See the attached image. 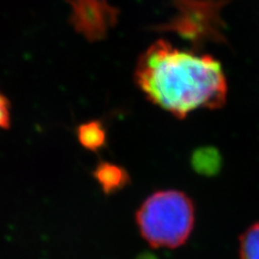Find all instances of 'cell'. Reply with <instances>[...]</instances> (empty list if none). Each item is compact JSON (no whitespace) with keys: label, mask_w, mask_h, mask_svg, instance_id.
Listing matches in <instances>:
<instances>
[{"label":"cell","mask_w":259,"mask_h":259,"mask_svg":"<svg viewBox=\"0 0 259 259\" xmlns=\"http://www.w3.org/2000/svg\"><path fill=\"white\" fill-rule=\"evenodd\" d=\"M135 81L147 100L178 119L200 109H217L227 97L221 63L160 39L141 54Z\"/></svg>","instance_id":"1"},{"label":"cell","mask_w":259,"mask_h":259,"mask_svg":"<svg viewBox=\"0 0 259 259\" xmlns=\"http://www.w3.org/2000/svg\"><path fill=\"white\" fill-rule=\"evenodd\" d=\"M135 218L142 237L151 247L176 248L191 234L194 204L182 191L161 190L143 202Z\"/></svg>","instance_id":"2"},{"label":"cell","mask_w":259,"mask_h":259,"mask_svg":"<svg viewBox=\"0 0 259 259\" xmlns=\"http://www.w3.org/2000/svg\"><path fill=\"white\" fill-rule=\"evenodd\" d=\"M177 14L162 27L189 40L198 47L206 42H224L221 11L227 0H173Z\"/></svg>","instance_id":"3"},{"label":"cell","mask_w":259,"mask_h":259,"mask_svg":"<svg viewBox=\"0 0 259 259\" xmlns=\"http://www.w3.org/2000/svg\"><path fill=\"white\" fill-rule=\"evenodd\" d=\"M70 25L88 41L106 37L118 22L119 10L106 0H68Z\"/></svg>","instance_id":"4"},{"label":"cell","mask_w":259,"mask_h":259,"mask_svg":"<svg viewBox=\"0 0 259 259\" xmlns=\"http://www.w3.org/2000/svg\"><path fill=\"white\" fill-rule=\"evenodd\" d=\"M93 176L107 196L121 191L131 183V177L123 166L107 161H101L96 165Z\"/></svg>","instance_id":"5"},{"label":"cell","mask_w":259,"mask_h":259,"mask_svg":"<svg viewBox=\"0 0 259 259\" xmlns=\"http://www.w3.org/2000/svg\"><path fill=\"white\" fill-rule=\"evenodd\" d=\"M190 163L193 171L205 177L216 176L223 167V157L220 150L212 146H205L194 150Z\"/></svg>","instance_id":"6"},{"label":"cell","mask_w":259,"mask_h":259,"mask_svg":"<svg viewBox=\"0 0 259 259\" xmlns=\"http://www.w3.org/2000/svg\"><path fill=\"white\" fill-rule=\"evenodd\" d=\"M77 136L81 146L93 152L100 151L106 146V130L99 120H92L79 125Z\"/></svg>","instance_id":"7"},{"label":"cell","mask_w":259,"mask_h":259,"mask_svg":"<svg viewBox=\"0 0 259 259\" xmlns=\"http://www.w3.org/2000/svg\"><path fill=\"white\" fill-rule=\"evenodd\" d=\"M240 259H259V223L249 226L240 236Z\"/></svg>","instance_id":"8"},{"label":"cell","mask_w":259,"mask_h":259,"mask_svg":"<svg viewBox=\"0 0 259 259\" xmlns=\"http://www.w3.org/2000/svg\"><path fill=\"white\" fill-rule=\"evenodd\" d=\"M11 125L10 103L7 97L0 92V128L8 130Z\"/></svg>","instance_id":"9"},{"label":"cell","mask_w":259,"mask_h":259,"mask_svg":"<svg viewBox=\"0 0 259 259\" xmlns=\"http://www.w3.org/2000/svg\"><path fill=\"white\" fill-rule=\"evenodd\" d=\"M136 259H159L155 254L150 252H144L136 257Z\"/></svg>","instance_id":"10"}]
</instances>
